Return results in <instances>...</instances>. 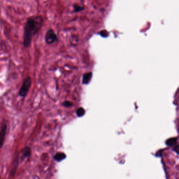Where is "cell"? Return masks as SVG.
Here are the masks:
<instances>
[{"mask_svg": "<svg viewBox=\"0 0 179 179\" xmlns=\"http://www.w3.org/2000/svg\"><path fill=\"white\" fill-rule=\"evenodd\" d=\"M43 23V19L41 16H32L27 20L23 37V45L25 48L30 46L33 36L41 29Z\"/></svg>", "mask_w": 179, "mask_h": 179, "instance_id": "cell-1", "label": "cell"}, {"mask_svg": "<svg viewBox=\"0 0 179 179\" xmlns=\"http://www.w3.org/2000/svg\"><path fill=\"white\" fill-rule=\"evenodd\" d=\"M32 84V79L30 77L27 78L22 84V86L20 90L19 94L22 97H25L29 90V89Z\"/></svg>", "mask_w": 179, "mask_h": 179, "instance_id": "cell-2", "label": "cell"}, {"mask_svg": "<svg viewBox=\"0 0 179 179\" xmlns=\"http://www.w3.org/2000/svg\"><path fill=\"white\" fill-rule=\"evenodd\" d=\"M57 41V36L56 33L52 29L47 31L45 35V41L48 44H52Z\"/></svg>", "mask_w": 179, "mask_h": 179, "instance_id": "cell-3", "label": "cell"}, {"mask_svg": "<svg viewBox=\"0 0 179 179\" xmlns=\"http://www.w3.org/2000/svg\"><path fill=\"white\" fill-rule=\"evenodd\" d=\"M7 131V125L6 124H3L0 130V148L2 147L5 139L6 134Z\"/></svg>", "mask_w": 179, "mask_h": 179, "instance_id": "cell-4", "label": "cell"}, {"mask_svg": "<svg viewBox=\"0 0 179 179\" xmlns=\"http://www.w3.org/2000/svg\"><path fill=\"white\" fill-rule=\"evenodd\" d=\"M92 78V73L88 72L84 74L82 78V83L84 84H88L90 82Z\"/></svg>", "mask_w": 179, "mask_h": 179, "instance_id": "cell-5", "label": "cell"}, {"mask_svg": "<svg viewBox=\"0 0 179 179\" xmlns=\"http://www.w3.org/2000/svg\"><path fill=\"white\" fill-rule=\"evenodd\" d=\"M177 140H178L177 137H172L169 138L168 139L165 141V144H166L167 146L169 147L174 146L177 144Z\"/></svg>", "mask_w": 179, "mask_h": 179, "instance_id": "cell-6", "label": "cell"}, {"mask_svg": "<svg viewBox=\"0 0 179 179\" xmlns=\"http://www.w3.org/2000/svg\"><path fill=\"white\" fill-rule=\"evenodd\" d=\"M30 153H31V150L30 148L29 147H25L23 149L22 151V155H23V156L25 158H27L29 157Z\"/></svg>", "mask_w": 179, "mask_h": 179, "instance_id": "cell-7", "label": "cell"}, {"mask_svg": "<svg viewBox=\"0 0 179 179\" xmlns=\"http://www.w3.org/2000/svg\"><path fill=\"white\" fill-rule=\"evenodd\" d=\"M85 113H86V111L82 107H80L77 110V115L78 117H82Z\"/></svg>", "mask_w": 179, "mask_h": 179, "instance_id": "cell-8", "label": "cell"}, {"mask_svg": "<svg viewBox=\"0 0 179 179\" xmlns=\"http://www.w3.org/2000/svg\"><path fill=\"white\" fill-rule=\"evenodd\" d=\"M65 157V155L64 154H58L55 156V159L58 161H60L62 159H64Z\"/></svg>", "mask_w": 179, "mask_h": 179, "instance_id": "cell-9", "label": "cell"}, {"mask_svg": "<svg viewBox=\"0 0 179 179\" xmlns=\"http://www.w3.org/2000/svg\"><path fill=\"white\" fill-rule=\"evenodd\" d=\"M74 12H78L81 11H82L83 10H84V7L82 6L81 5H74Z\"/></svg>", "mask_w": 179, "mask_h": 179, "instance_id": "cell-10", "label": "cell"}, {"mask_svg": "<svg viewBox=\"0 0 179 179\" xmlns=\"http://www.w3.org/2000/svg\"><path fill=\"white\" fill-rule=\"evenodd\" d=\"M172 150L175 152V153L178 155H179V145L174 146V147L173 148Z\"/></svg>", "mask_w": 179, "mask_h": 179, "instance_id": "cell-11", "label": "cell"}, {"mask_svg": "<svg viewBox=\"0 0 179 179\" xmlns=\"http://www.w3.org/2000/svg\"><path fill=\"white\" fill-rule=\"evenodd\" d=\"M163 151V149L159 150L157 152V153L156 154L155 156H156V157H161L162 155Z\"/></svg>", "mask_w": 179, "mask_h": 179, "instance_id": "cell-12", "label": "cell"}, {"mask_svg": "<svg viewBox=\"0 0 179 179\" xmlns=\"http://www.w3.org/2000/svg\"><path fill=\"white\" fill-rule=\"evenodd\" d=\"M64 105L66 107H69V106H71V105H72V104L70 102L66 101V102H64Z\"/></svg>", "mask_w": 179, "mask_h": 179, "instance_id": "cell-13", "label": "cell"}]
</instances>
